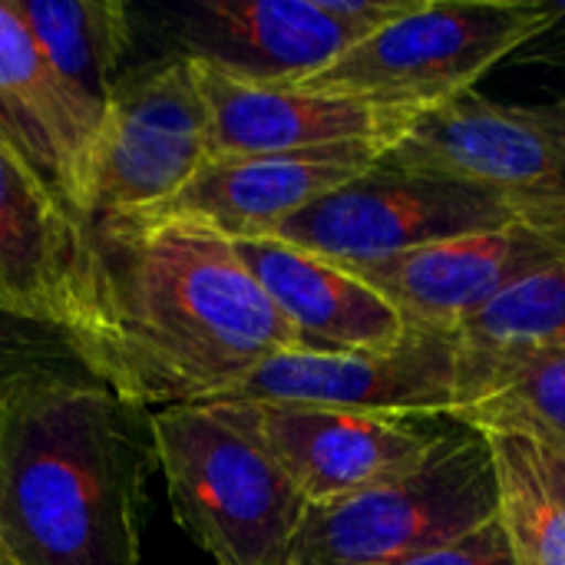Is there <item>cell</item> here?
Instances as JSON below:
<instances>
[{
    "label": "cell",
    "mask_w": 565,
    "mask_h": 565,
    "mask_svg": "<svg viewBox=\"0 0 565 565\" xmlns=\"http://www.w3.org/2000/svg\"><path fill=\"white\" fill-rule=\"evenodd\" d=\"M156 17L162 56L265 86H298L364 40L324 0H189Z\"/></svg>",
    "instance_id": "obj_12"
},
{
    "label": "cell",
    "mask_w": 565,
    "mask_h": 565,
    "mask_svg": "<svg viewBox=\"0 0 565 565\" xmlns=\"http://www.w3.org/2000/svg\"><path fill=\"white\" fill-rule=\"evenodd\" d=\"M467 354L470 397L450 420L480 434H516L565 457V348Z\"/></svg>",
    "instance_id": "obj_19"
},
{
    "label": "cell",
    "mask_w": 565,
    "mask_h": 565,
    "mask_svg": "<svg viewBox=\"0 0 565 565\" xmlns=\"http://www.w3.org/2000/svg\"><path fill=\"white\" fill-rule=\"evenodd\" d=\"M209 162V109L189 60L159 56L116 83L89 159L79 222L172 202Z\"/></svg>",
    "instance_id": "obj_7"
},
{
    "label": "cell",
    "mask_w": 565,
    "mask_h": 565,
    "mask_svg": "<svg viewBox=\"0 0 565 565\" xmlns=\"http://www.w3.org/2000/svg\"><path fill=\"white\" fill-rule=\"evenodd\" d=\"M238 258L298 334V351H381L407 334L401 311L354 271L281 238L235 242Z\"/></svg>",
    "instance_id": "obj_15"
},
{
    "label": "cell",
    "mask_w": 565,
    "mask_h": 565,
    "mask_svg": "<svg viewBox=\"0 0 565 565\" xmlns=\"http://www.w3.org/2000/svg\"><path fill=\"white\" fill-rule=\"evenodd\" d=\"M497 520L493 454L454 420L427 463L401 480L308 507L288 565H394L450 546Z\"/></svg>",
    "instance_id": "obj_5"
},
{
    "label": "cell",
    "mask_w": 565,
    "mask_h": 565,
    "mask_svg": "<svg viewBox=\"0 0 565 565\" xmlns=\"http://www.w3.org/2000/svg\"><path fill=\"white\" fill-rule=\"evenodd\" d=\"M559 265H565V192H550L497 228L348 271L387 298L411 328L457 334L493 298Z\"/></svg>",
    "instance_id": "obj_10"
},
{
    "label": "cell",
    "mask_w": 565,
    "mask_h": 565,
    "mask_svg": "<svg viewBox=\"0 0 565 565\" xmlns=\"http://www.w3.org/2000/svg\"><path fill=\"white\" fill-rule=\"evenodd\" d=\"M0 565H17V563H13V559H10V556H7V553L0 550Z\"/></svg>",
    "instance_id": "obj_25"
},
{
    "label": "cell",
    "mask_w": 565,
    "mask_h": 565,
    "mask_svg": "<svg viewBox=\"0 0 565 565\" xmlns=\"http://www.w3.org/2000/svg\"><path fill=\"white\" fill-rule=\"evenodd\" d=\"M543 23L546 0H417L298 89L424 116L477 89Z\"/></svg>",
    "instance_id": "obj_3"
},
{
    "label": "cell",
    "mask_w": 565,
    "mask_h": 565,
    "mask_svg": "<svg viewBox=\"0 0 565 565\" xmlns=\"http://www.w3.org/2000/svg\"><path fill=\"white\" fill-rule=\"evenodd\" d=\"M40 53L99 132L116 83L129 73L136 10L119 0H10Z\"/></svg>",
    "instance_id": "obj_18"
},
{
    "label": "cell",
    "mask_w": 565,
    "mask_h": 565,
    "mask_svg": "<svg viewBox=\"0 0 565 565\" xmlns=\"http://www.w3.org/2000/svg\"><path fill=\"white\" fill-rule=\"evenodd\" d=\"M202 407L258 447L308 507L420 470L454 427L447 417H381L281 401H212Z\"/></svg>",
    "instance_id": "obj_8"
},
{
    "label": "cell",
    "mask_w": 565,
    "mask_h": 565,
    "mask_svg": "<svg viewBox=\"0 0 565 565\" xmlns=\"http://www.w3.org/2000/svg\"><path fill=\"white\" fill-rule=\"evenodd\" d=\"M394 565H516L513 563V553H510V543L500 530V523H487L480 526L477 533L450 543V546H440V550H430V553H420V556H411L404 563Z\"/></svg>",
    "instance_id": "obj_23"
},
{
    "label": "cell",
    "mask_w": 565,
    "mask_h": 565,
    "mask_svg": "<svg viewBox=\"0 0 565 565\" xmlns=\"http://www.w3.org/2000/svg\"><path fill=\"white\" fill-rule=\"evenodd\" d=\"M63 341L122 401L166 411L222 401L298 334L215 228L162 215L79 222Z\"/></svg>",
    "instance_id": "obj_1"
},
{
    "label": "cell",
    "mask_w": 565,
    "mask_h": 565,
    "mask_svg": "<svg viewBox=\"0 0 565 565\" xmlns=\"http://www.w3.org/2000/svg\"><path fill=\"white\" fill-rule=\"evenodd\" d=\"M79 364L60 331L23 321L17 315L0 311V384L43 371V367H73Z\"/></svg>",
    "instance_id": "obj_22"
},
{
    "label": "cell",
    "mask_w": 565,
    "mask_h": 565,
    "mask_svg": "<svg viewBox=\"0 0 565 565\" xmlns=\"http://www.w3.org/2000/svg\"><path fill=\"white\" fill-rule=\"evenodd\" d=\"M152 411L73 367L0 384V550L17 565H142Z\"/></svg>",
    "instance_id": "obj_2"
},
{
    "label": "cell",
    "mask_w": 565,
    "mask_h": 565,
    "mask_svg": "<svg viewBox=\"0 0 565 565\" xmlns=\"http://www.w3.org/2000/svg\"><path fill=\"white\" fill-rule=\"evenodd\" d=\"M175 523L215 565H288L308 503L288 477L209 407L152 411Z\"/></svg>",
    "instance_id": "obj_4"
},
{
    "label": "cell",
    "mask_w": 565,
    "mask_h": 565,
    "mask_svg": "<svg viewBox=\"0 0 565 565\" xmlns=\"http://www.w3.org/2000/svg\"><path fill=\"white\" fill-rule=\"evenodd\" d=\"M79 265V218L0 139V311L63 334Z\"/></svg>",
    "instance_id": "obj_17"
},
{
    "label": "cell",
    "mask_w": 565,
    "mask_h": 565,
    "mask_svg": "<svg viewBox=\"0 0 565 565\" xmlns=\"http://www.w3.org/2000/svg\"><path fill=\"white\" fill-rule=\"evenodd\" d=\"M397 162L507 195L565 192V96L500 103L477 89L424 113L387 149Z\"/></svg>",
    "instance_id": "obj_11"
},
{
    "label": "cell",
    "mask_w": 565,
    "mask_h": 565,
    "mask_svg": "<svg viewBox=\"0 0 565 565\" xmlns=\"http://www.w3.org/2000/svg\"><path fill=\"white\" fill-rule=\"evenodd\" d=\"M387 149V142H344L278 156L209 159L156 212L202 222L232 242L271 238L278 225L358 179Z\"/></svg>",
    "instance_id": "obj_14"
},
{
    "label": "cell",
    "mask_w": 565,
    "mask_h": 565,
    "mask_svg": "<svg viewBox=\"0 0 565 565\" xmlns=\"http://www.w3.org/2000/svg\"><path fill=\"white\" fill-rule=\"evenodd\" d=\"M0 139H3V129H0ZM3 142H7V139H3Z\"/></svg>",
    "instance_id": "obj_26"
},
{
    "label": "cell",
    "mask_w": 565,
    "mask_h": 565,
    "mask_svg": "<svg viewBox=\"0 0 565 565\" xmlns=\"http://www.w3.org/2000/svg\"><path fill=\"white\" fill-rule=\"evenodd\" d=\"M0 129L30 172L79 218L96 129L10 0H0Z\"/></svg>",
    "instance_id": "obj_16"
},
{
    "label": "cell",
    "mask_w": 565,
    "mask_h": 565,
    "mask_svg": "<svg viewBox=\"0 0 565 565\" xmlns=\"http://www.w3.org/2000/svg\"><path fill=\"white\" fill-rule=\"evenodd\" d=\"M192 66L209 109V159L278 156L344 142L397 146L417 119L351 96L245 83L212 66Z\"/></svg>",
    "instance_id": "obj_13"
},
{
    "label": "cell",
    "mask_w": 565,
    "mask_h": 565,
    "mask_svg": "<svg viewBox=\"0 0 565 565\" xmlns=\"http://www.w3.org/2000/svg\"><path fill=\"white\" fill-rule=\"evenodd\" d=\"M497 473V523L516 565H565V457L516 434H483Z\"/></svg>",
    "instance_id": "obj_20"
},
{
    "label": "cell",
    "mask_w": 565,
    "mask_h": 565,
    "mask_svg": "<svg viewBox=\"0 0 565 565\" xmlns=\"http://www.w3.org/2000/svg\"><path fill=\"white\" fill-rule=\"evenodd\" d=\"M510 60L565 73V0H546V23Z\"/></svg>",
    "instance_id": "obj_24"
},
{
    "label": "cell",
    "mask_w": 565,
    "mask_h": 565,
    "mask_svg": "<svg viewBox=\"0 0 565 565\" xmlns=\"http://www.w3.org/2000/svg\"><path fill=\"white\" fill-rule=\"evenodd\" d=\"M540 195H507L384 152L348 185L291 215L271 238L344 268L374 265L497 228Z\"/></svg>",
    "instance_id": "obj_6"
},
{
    "label": "cell",
    "mask_w": 565,
    "mask_h": 565,
    "mask_svg": "<svg viewBox=\"0 0 565 565\" xmlns=\"http://www.w3.org/2000/svg\"><path fill=\"white\" fill-rule=\"evenodd\" d=\"M480 354H516L565 348V265L503 291L457 331Z\"/></svg>",
    "instance_id": "obj_21"
},
{
    "label": "cell",
    "mask_w": 565,
    "mask_h": 565,
    "mask_svg": "<svg viewBox=\"0 0 565 565\" xmlns=\"http://www.w3.org/2000/svg\"><path fill=\"white\" fill-rule=\"evenodd\" d=\"M460 334L411 328L381 351H281L252 367L222 401H281L381 417H454L470 397Z\"/></svg>",
    "instance_id": "obj_9"
}]
</instances>
